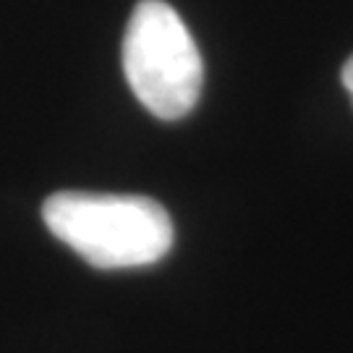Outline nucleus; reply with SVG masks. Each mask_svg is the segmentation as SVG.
<instances>
[{
  "mask_svg": "<svg viewBox=\"0 0 353 353\" xmlns=\"http://www.w3.org/2000/svg\"><path fill=\"white\" fill-rule=\"evenodd\" d=\"M343 84H345V89H348V94H351L353 100V55L343 65Z\"/></svg>",
  "mask_w": 353,
  "mask_h": 353,
  "instance_id": "obj_3",
  "label": "nucleus"
},
{
  "mask_svg": "<svg viewBox=\"0 0 353 353\" xmlns=\"http://www.w3.org/2000/svg\"><path fill=\"white\" fill-rule=\"evenodd\" d=\"M42 220L55 239L97 270L154 265L176 236L163 204L131 194L58 191L42 204Z\"/></svg>",
  "mask_w": 353,
  "mask_h": 353,
  "instance_id": "obj_1",
  "label": "nucleus"
},
{
  "mask_svg": "<svg viewBox=\"0 0 353 353\" xmlns=\"http://www.w3.org/2000/svg\"><path fill=\"white\" fill-rule=\"evenodd\" d=\"M123 74L137 100L163 121H178L196 108L202 55L189 26L165 0L137 3L123 37Z\"/></svg>",
  "mask_w": 353,
  "mask_h": 353,
  "instance_id": "obj_2",
  "label": "nucleus"
}]
</instances>
